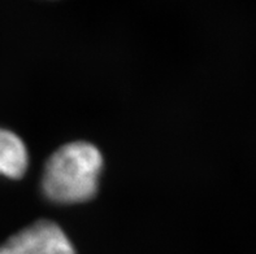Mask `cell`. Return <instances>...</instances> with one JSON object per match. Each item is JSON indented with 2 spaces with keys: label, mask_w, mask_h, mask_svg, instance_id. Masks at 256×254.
I'll return each mask as SVG.
<instances>
[{
  "label": "cell",
  "mask_w": 256,
  "mask_h": 254,
  "mask_svg": "<svg viewBox=\"0 0 256 254\" xmlns=\"http://www.w3.org/2000/svg\"><path fill=\"white\" fill-rule=\"evenodd\" d=\"M103 156L94 144L73 142L47 160L42 175L44 196L56 204L86 203L96 195Z\"/></svg>",
  "instance_id": "1"
},
{
  "label": "cell",
  "mask_w": 256,
  "mask_h": 254,
  "mask_svg": "<svg viewBox=\"0 0 256 254\" xmlns=\"http://www.w3.org/2000/svg\"><path fill=\"white\" fill-rule=\"evenodd\" d=\"M0 254H76V249L60 226L38 221L8 239Z\"/></svg>",
  "instance_id": "2"
},
{
  "label": "cell",
  "mask_w": 256,
  "mask_h": 254,
  "mask_svg": "<svg viewBox=\"0 0 256 254\" xmlns=\"http://www.w3.org/2000/svg\"><path fill=\"white\" fill-rule=\"evenodd\" d=\"M29 168V152L17 134L0 127V175L20 179Z\"/></svg>",
  "instance_id": "3"
}]
</instances>
